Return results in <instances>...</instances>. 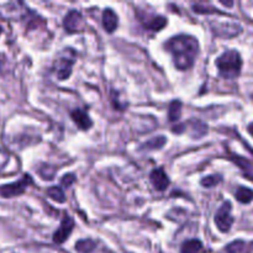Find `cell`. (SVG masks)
Instances as JSON below:
<instances>
[{
    "instance_id": "18",
    "label": "cell",
    "mask_w": 253,
    "mask_h": 253,
    "mask_svg": "<svg viewBox=\"0 0 253 253\" xmlns=\"http://www.w3.org/2000/svg\"><path fill=\"white\" fill-rule=\"evenodd\" d=\"M236 199L242 204H249L253 200V190L246 187H240L236 190Z\"/></svg>"
},
{
    "instance_id": "28",
    "label": "cell",
    "mask_w": 253,
    "mask_h": 253,
    "mask_svg": "<svg viewBox=\"0 0 253 253\" xmlns=\"http://www.w3.org/2000/svg\"><path fill=\"white\" fill-rule=\"evenodd\" d=\"M5 61H6V57H5V54L4 53H0V73H1V71H2V69H4Z\"/></svg>"
},
{
    "instance_id": "19",
    "label": "cell",
    "mask_w": 253,
    "mask_h": 253,
    "mask_svg": "<svg viewBox=\"0 0 253 253\" xmlns=\"http://www.w3.org/2000/svg\"><path fill=\"white\" fill-rule=\"evenodd\" d=\"M76 250L79 253H90L95 250V242L90 239L79 240L76 244Z\"/></svg>"
},
{
    "instance_id": "24",
    "label": "cell",
    "mask_w": 253,
    "mask_h": 253,
    "mask_svg": "<svg viewBox=\"0 0 253 253\" xmlns=\"http://www.w3.org/2000/svg\"><path fill=\"white\" fill-rule=\"evenodd\" d=\"M227 253H244L246 250V244L244 241H234L226 246Z\"/></svg>"
},
{
    "instance_id": "16",
    "label": "cell",
    "mask_w": 253,
    "mask_h": 253,
    "mask_svg": "<svg viewBox=\"0 0 253 253\" xmlns=\"http://www.w3.org/2000/svg\"><path fill=\"white\" fill-rule=\"evenodd\" d=\"M203 250V244L200 240L192 239L183 242L180 252L182 253H200Z\"/></svg>"
},
{
    "instance_id": "7",
    "label": "cell",
    "mask_w": 253,
    "mask_h": 253,
    "mask_svg": "<svg viewBox=\"0 0 253 253\" xmlns=\"http://www.w3.org/2000/svg\"><path fill=\"white\" fill-rule=\"evenodd\" d=\"M63 27L68 34H78L84 31L85 22L78 10H71L63 19Z\"/></svg>"
},
{
    "instance_id": "32",
    "label": "cell",
    "mask_w": 253,
    "mask_h": 253,
    "mask_svg": "<svg viewBox=\"0 0 253 253\" xmlns=\"http://www.w3.org/2000/svg\"><path fill=\"white\" fill-rule=\"evenodd\" d=\"M251 98H252V100H253V94H252V95H251Z\"/></svg>"
},
{
    "instance_id": "5",
    "label": "cell",
    "mask_w": 253,
    "mask_h": 253,
    "mask_svg": "<svg viewBox=\"0 0 253 253\" xmlns=\"http://www.w3.org/2000/svg\"><path fill=\"white\" fill-rule=\"evenodd\" d=\"M29 12V9L25 6L24 2L15 1L0 4V16L5 20L19 21L20 19H24Z\"/></svg>"
},
{
    "instance_id": "21",
    "label": "cell",
    "mask_w": 253,
    "mask_h": 253,
    "mask_svg": "<svg viewBox=\"0 0 253 253\" xmlns=\"http://www.w3.org/2000/svg\"><path fill=\"white\" fill-rule=\"evenodd\" d=\"M47 195H48L52 200L59 203V204L66 202V195H64L63 189H62L61 187H57V185L49 187L48 189H47Z\"/></svg>"
},
{
    "instance_id": "17",
    "label": "cell",
    "mask_w": 253,
    "mask_h": 253,
    "mask_svg": "<svg viewBox=\"0 0 253 253\" xmlns=\"http://www.w3.org/2000/svg\"><path fill=\"white\" fill-rule=\"evenodd\" d=\"M182 116V103L179 100H173L168 109V119L170 123H177Z\"/></svg>"
},
{
    "instance_id": "1",
    "label": "cell",
    "mask_w": 253,
    "mask_h": 253,
    "mask_svg": "<svg viewBox=\"0 0 253 253\" xmlns=\"http://www.w3.org/2000/svg\"><path fill=\"white\" fill-rule=\"evenodd\" d=\"M166 51L173 57V62L177 69L187 71L193 67L198 54H199V42L190 35H177L165 43Z\"/></svg>"
},
{
    "instance_id": "13",
    "label": "cell",
    "mask_w": 253,
    "mask_h": 253,
    "mask_svg": "<svg viewBox=\"0 0 253 253\" xmlns=\"http://www.w3.org/2000/svg\"><path fill=\"white\" fill-rule=\"evenodd\" d=\"M166 143H167V138H166L165 136H157V137H152L151 140L142 143V145L140 146V151H147V152H151V151L161 150Z\"/></svg>"
},
{
    "instance_id": "30",
    "label": "cell",
    "mask_w": 253,
    "mask_h": 253,
    "mask_svg": "<svg viewBox=\"0 0 253 253\" xmlns=\"http://www.w3.org/2000/svg\"><path fill=\"white\" fill-rule=\"evenodd\" d=\"M249 132L253 136V123L250 124V125H249Z\"/></svg>"
},
{
    "instance_id": "15",
    "label": "cell",
    "mask_w": 253,
    "mask_h": 253,
    "mask_svg": "<svg viewBox=\"0 0 253 253\" xmlns=\"http://www.w3.org/2000/svg\"><path fill=\"white\" fill-rule=\"evenodd\" d=\"M145 26L151 31H160L167 25V19L162 15H155L152 17H148L147 20H143Z\"/></svg>"
},
{
    "instance_id": "20",
    "label": "cell",
    "mask_w": 253,
    "mask_h": 253,
    "mask_svg": "<svg viewBox=\"0 0 253 253\" xmlns=\"http://www.w3.org/2000/svg\"><path fill=\"white\" fill-rule=\"evenodd\" d=\"M232 161H234V162L236 163V165L239 166L242 170H244L245 174H246L250 179H253V167L250 165V162H247L246 160H244V158L239 157V156H235V155H232Z\"/></svg>"
},
{
    "instance_id": "4",
    "label": "cell",
    "mask_w": 253,
    "mask_h": 253,
    "mask_svg": "<svg viewBox=\"0 0 253 253\" xmlns=\"http://www.w3.org/2000/svg\"><path fill=\"white\" fill-rule=\"evenodd\" d=\"M67 54L61 56L58 59H56L53 64V71L56 72V76L59 81H66L71 77L72 69H73L74 63H76V57H74L72 48H66Z\"/></svg>"
},
{
    "instance_id": "29",
    "label": "cell",
    "mask_w": 253,
    "mask_h": 253,
    "mask_svg": "<svg viewBox=\"0 0 253 253\" xmlns=\"http://www.w3.org/2000/svg\"><path fill=\"white\" fill-rule=\"evenodd\" d=\"M220 2H221L222 5H225V6H226V5L227 6H232V5H234V2L232 1H220Z\"/></svg>"
},
{
    "instance_id": "31",
    "label": "cell",
    "mask_w": 253,
    "mask_h": 253,
    "mask_svg": "<svg viewBox=\"0 0 253 253\" xmlns=\"http://www.w3.org/2000/svg\"><path fill=\"white\" fill-rule=\"evenodd\" d=\"M0 35H1V27H0Z\"/></svg>"
},
{
    "instance_id": "9",
    "label": "cell",
    "mask_w": 253,
    "mask_h": 253,
    "mask_svg": "<svg viewBox=\"0 0 253 253\" xmlns=\"http://www.w3.org/2000/svg\"><path fill=\"white\" fill-rule=\"evenodd\" d=\"M150 180L153 187H155V189L158 190V192H165L170 184L169 178L166 174L163 168H155L150 173Z\"/></svg>"
},
{
    "instance_id": "11",
    "label": "cell",
    "mask_w": 253,
    "mask_h": 253,
    "mask_svg": "<svg viewBox=\"0 0 253 253\" xmlns=\"http://www.w3.org/2000/svg\"><path fill=\"white\" fill-rule=\"evenodd\" d=\"M212 30L217 36L232 37L239 35L242 29L237 24H216L215 26H212Z\"/></svg>"
},
{
    "instance_id": "22",
    "label": "cell",
    "mask_w": 253,
    "mask_h": 253,
    "mask_svg": "<svg viewBox=\"0 0 253 253\" xmlns=\"http://www.w3.org/2000/svg\"><path fill=\"white\" fill-rule=\"evenodd\" d=\"M37 173L42 177L44 180H52L56 175V168L52 167L49 165H41V167L37 169Z\"/></svg>"
},
{
    "instance_id": "25",
    "label": "cell",
    "mask_w": 253,
    "mask_h": 253,
    "mask_svg": "<svg viewBox=\"0 0 253 253\" xmlns=\"http://www.w3.org/2000/svg\"><path fill=\"white\" fill-rule=\"evenodd\" d=\"M74 182H76V175L73 173H67L61 178V187L69 188L74 184Z\"/></svg>"
},
{
    "instance_id": "26",
    "label": "cell",
    "mask_w": 253,
    "mask_h": 253,
    "mask_svg": "<svg viewBox=\"0 0 253 253\" xmlns=\"http://www.w3.org/2000/svg\"><path fill=\"white\" fill-rule=\"evenodd\" d=\"M193 9H194L195 12L198 14H215V12H219L217 9H214V7H210V6H203V5H193Z\"/></svg>"
},
{
    "instance_id": "23",
    "label": "cell",
    "mask_w": 253,
    "mask_h": 253,
    "mask_svg": "<svg viewBox=\"0 0 253 253\" xmlns=\"http://www.w3.org/2000/svg\"><path fill=\"white\" fill-rule=\"evenodd\" d=\"M222 177L220 174H211L208 175V177H204L202 180H200V184L204 188H214L216 187L219 183H221Z\"/></svg>"
},
{
    "instance_id": "3",
    "label": "cell",
    "mask_w": 253,
    "mask_h": 253,
    "mask_svg": "<svg viewBox=\"0 0 253 253\" xmlns=\"http://www.w3.org/2000/svg\"><path fill=\"white\" fill-rule=\"evenodd\" d=\"M32 184H34V180H32L31 175L25 174L21 179L16 180V182L0 185V197L5 198V199L19 197V195L24 194L27 188Z\"/></svg>"
},
{
    "instance_id": "8",
    "label": "cell",
    "mask_w": 253,
    "mask_h": 253,
    "mask_svg": "<svg viewBox=\"0 0 253 253\" xmlns=\"http://www.w3.org/2000/svg\"><path fill=\"white\" fill-rule=\"evenodd\" d=\"M73 229H74L73 219H72L69 215H64V217L61 221V225H59V227L53 234V241L58 245L64 244V242L68 240V237L71 236Z\"/></svg>"
},
{
    "instance_id": "12",
    "label": "cell",
    "mask_w": 253,
    "mask_h": 253,
    "mask_svg": "<svg viewBox=\"0 0 253 253\" xmlns=\"http://www.w3.org/2000/svg\"><path fill=\"white\" fill-rule=\"evenodd\" d=\"M119 25V17L113 9L108 7L103 12V26L104 30L109 34H113Z\"/></svg>"
},
{
    "instance_id": "6",
    "label": "cell",
    "mask_w": 253,
    "mask_h": 253,
    "mask_svg": "<svg viewBox=\"0 0 253 253\" xmlns=\"http://www.w3.org/2000/svg\"><path fill=\"white\" fill-rule=\"evenodd\" d=\"M231 211V202H225L215 214V224L221 232H229L232 224H234V217H232Z\"/></svg>"
},
{
    "instance_id": "14",
    "label": "cell",
    "mask_w": 253,
    "mask_h": 253,
    "mask_svg": "<svg viewBox=\"0 0 253 253\" xmlns=\"http://www.w3.org/2000/svg\"><path fill=\"white\" fill-rule=\"evenodd\" d=\"M187 124V123H185ZM187 126H190V135L194 138H200L208 132V126L205 125L203 121L197 120V119H193L189 123L187 124Z\"/></svg>"
},
{
    "instance_id": "27",
    "label": "cell",
    "mask_w": 253,
    "mask_h": 253,
    "mask_svg": "<svg viewBox=\"0 0 253 253\" xmlns=\"http://www.w3.org/2000/svg\"><path fill=\"white\" fill-rule=\"evenodd\" d=\"M9 161H10L9 152L5 150H2V148H0V172H1L5 167H6L7 163H9Z\"/></svg>"
},
{
    "instance_id": "10",
    "label": "cell",
    "mask_w": 253,
    "mask_h": 253,
    "mask_svg": "<svg viewBox=\"0 0 253 253\" xmlns=\"http://www.w3.org/2000/svg\"><path fill=\"white\" fill-rule=\"evenodd\" d=\"M71 119L73 120V123L78 126L81 130L86 131L93 126V121H91L90 116L88 115V113L82 109H74L71 111Z\"/></svg>"
},
{
    "instance_id": "2",
    "label": "cell",
    "mask_w": 253,
    "mask_h": 253,
    "mask_svg": "<svg viewBox=\"0 0 253 253\" xmlns=\"http://www.w3.org/2000/svg\"><path fill=\"white\" fill-rule=\"evenodd\" d=\"M216 67L219 69V74L226 79H235L240 76L242 68L241 54L236 49L225 51L219 58L216 59Z\"/></svg>"
}]
</instances>
